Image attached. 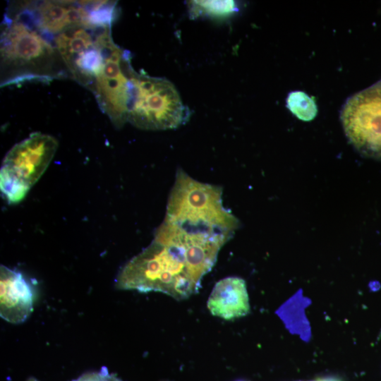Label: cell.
<instances>
[{
	"mask_svg": "<svg viewBox=\"0 0 381 381\" xmlns=\"http://www.w3.org/2000/svg\"><path fill=\"white\" fill-rule=\"evenodd\" d=\"M135 72L129 52L116 44L90 90L100 109L117 128L127 122L132 78Z\"/></svg>",
	"mask_w": 381,
	"mask_h": 381,
	"instance_id": "7",
	"label": "cell"
},
{
	"mask_svg": "<svg viewBox=\"0 0 381 381\" xmlns=\"http://www.w3.org/2000/svg\"><path fill=\"white\" fill-rule=\"evenodd\" d=\"M199 242L176 226L162 222L152 243L120 270L116 286L140 292L159 291L174 298H188L202 279L190 258V248Z\"/></svg>",
	"mask_w": 381,
	"mask_h": 381,
	"instance_id": "1",
	"label": "cell"
},
{
	"mask_svg": "<svg viewBox=\"0 0 381 381\" xmlns=\"http://www.w3.org/2000/svg\"><path fill=\"white\" fill-rule=\"evenodd\" d=\"M0 53L1 86L69 76L53 39L11 8L1 25Z\"/></svg>",
	"mask_w": 381,
	"mask_h": 381,
	"instance_id": "2",
	"label": "cell"
},
{
	"mask_svg": "<svg viewBox=\"0 0 381 381\" xmlns=\"http://www.w3.org/2000/svg\"><path fill=\"white\" fill-rule=\"evenodd\" d=\"M190 13L195 16L206 15L211 17H225L236 10L232 1H190Z\"/></svg>",
	"mask_w": 381,
	"mask_h": 381,
	"instance_id": "13",
	"label": "cell"
},
{
	"mask_svg": "<svg viewBox=\"0 0 381 381\" xmlns=\"http://www.w3.org/2000/svg\"><path fill=\"white\" fill-rule=\"evenodd\" d=\"M0 276V315L8 322L22 323L32 311V288L20 272L4 265Z\"/></svg>",
	"mask_w": 381,
	"mask_h": 381,
	"instance_id": "10",
	"label": "cell"
},
{
	"mask_svg": "<svg viewBox=\"0 0 381 381\" xmlns=\"http://www.w3.org/2000/svg\"><path fill=\"white\" fill-rule=\"evenodd\" d=\"M26 381H39V380H37V379H35L34 377H30L28 380H27Z\"/></svg>",
	"mask_w": 381,
	"mask_h": 381,
	"instance_id": "15",
	"label": "cell"
},
{
	"mask_svg": "<svg viewBox=\"0 0 381 381\" xmlns=\"http://www.w3.org/2000/svg\"><path fill=\"white\" fill-rule=\"evenodd\" d=\"M164 221L223 246L240 227L223 205L222 188L200 182L178 169L168 198Z\"/></svg>",
	"mask_w": 381,
	"mask_h": 381,
	"instance_id": "3",
	"label": "cell"
},
{
	"mask_svg": "<svg viewBox=\"0 0 381 381\" xmlns=\"http://www.w3.org/2000/svg\"><path fill=\"white\" fill-rule=\"evenodd\" d=\"M13 8L23 13L44 35L53 38L75 26H92L89 1H42L15 3Z\"/></svg>",
	"mask_w": 381,
	"mask_h": 381,
	"instance_id": "9",
	"label": "cell"
},
{
	"mask_svg": "<svg viewBox=\"0 0 381 381\" xmlns=\"http://www.w3.org/2000/svg\"><path fill=\"white\" fill-rule=\"evenodd\" d=\"M188 116L174 85L145 72L134 73L127 121L144 130L177 128Z\"/></svg>",
	"mask_w": 381,
	"mask_h": 381,
	"instance_id": "4",
	"label": "cell"
},
{
	"mask_svg": "<svg viewBox=\"0 0 381 381\" xmlns=\"http://www.w3.org/2000/svg\"><path fill=\"white\" fill-rule=\"evenodd\" d=\"M286 107L294 115L302 121H311L317 114V106L314 99L301 91L289 93Z\"/></svg>",
	"mask_w": 381,
	"mask_h": 381,
	"instance_id": "12",
	"label": "cell"
},
{
	"mask_svg": "<svg viewBox=\"0 0 381 381\" xmlns=\"http://www.w3.org/2000/svg\"><path fill=\"white\" fill-rule=\"evenodd\" d=\"M345 128L358 151L381 159V80L349 99Z\"/></svg>",
	"mask_w": 381,
	"mask_h": 381,
	"instance_id": "8",
	"label": "cell"
},
{
	"mask_svg": "<svg viewBox=\"0 0 381 381\" xmlns=\"http://www.w3.org/2000/svg\"><path fill=\"white\" fill-rule=\"evenodd\" d=\"M58 147L52 135L35 132L13 145L0 171V188L9 203L21 201L47 169Z\"/></svg>",
	"mask_w": 381,
	"mask_h": 381,
	"instance_id": "6",
	"label": "cell"
},
{
	"mask_svg": "<svg viewBox=\"0 0 381 381\" xmlns=\"http://www.w3.org/2000/svg\"><path fill=\"white\" fill-rule=\"evenodd\" d=\"M74 381H121L116 376L110 374L106 368L101 370L83 374Z\"/></svg>",
	"mask_w": 381,
	"mask_h": 381,
	"instance_id": "14",
	"label": "cell"
},
{
	"mask_svg": "<svg viewBox=\"0 0 381 381\" xmlns=\"http://www.w3.org/2000/svg\"><path fill=\"white\" fill-rule=\"evenodd\" d=\"M111 25L75 26L53 37L69 76L90 91L116 45Z\"/></svg>",
	"mask_w": 381,
	"mask_h": 381,
	"instance_id": "5",
	"label": "cell"
},
{
	"mask_svg": "<svg viewBox=\"0 0 381 381\" xmlns=\"http://www.w3.org/2000/svg\"><path fill=\"white\" fill-rule=\"evenodd\" d=\"M207 306L212 315L224 320L245 316L250 311L245 281L237 277L219 280L212 289Z\"/></svg>",
	"mask_w": 381,
	"mask_h": 381,
	"instance_id": "11",
	"label": "cell"
}]
</instances>
